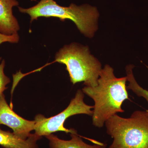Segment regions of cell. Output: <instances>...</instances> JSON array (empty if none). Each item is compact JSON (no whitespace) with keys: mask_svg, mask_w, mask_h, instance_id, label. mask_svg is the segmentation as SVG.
I'll use <instances>...</instances> for the list:
<instances>
[{"mask_svg":"<svg viewBox=\"0 0 148 148\" xmlns=\"http://www.w3.org/2000/svg\"><path fill=\"white\" fill-rule=\"evenodd\" d=\"M18 5L16 0H0V33L3 34L10 36L20 30L12 11L13 7Z\"/></svg>","mask_w":148,"mask_h":148,"instance_id":"cell-7","label":"cell"},{"mask_svg":"<svg viewBox=\"0 0 148 148\" xmlns=\"http://www.w3.org/2000/svg\"><path fill=\"white\" fill-rule=\"evenodd\" d=\"M84 93L81 90H78L74 98L72 99L66 109L60 113L49 118L41 114H38L35 118V134L42 137L54 132H64L66 133H77L73 128L69 129L64 127V123L70 116L79 114H85L92 116L94 106L88 105L84 103Z\"/></svg>","mask_w":148,"mask_h":148,"instance_id":"cell-5","label":"cell"},{"mask_svg":"<svg viewBox=\"0 0 148 148\" xmlns=\"http://www.w3.org/2000/svg\"><path fill=\"white\" fill-rule=\"evenodd\" d=\"M71 140H61L53 134L46 136L50 148H101L104 143H99L90 145L84 143L77 133H71Z\"/></svg>","mask_w":148,"mask_h":148,"instance_id":"cell-9","label":"cell"},{"mask_svg":"<svg viewBox=\"0 0 148 148\" xmlns=\"http://www.w3.org/2000/svg\"><path fill=\"white\" fill-rule=\"evenodd\" d=\"M35 121H29L19 116L8 104L3 93L0 96V125L10 127L13 132L21 139L26 140L34 130Z\"/></svg>","mask_w":148,"mask_h":148,"instance_id":"cell-6","label":"cell"},{"mask_svg":"<svg viewBox=\"0 0 148 148\" xmlns=\"http://www.w3.org/2000/svg\"><path fill=\"white\" fill-rule=\"evenodd\" d=\"M105 124L113 138L108 148H148L147 111H135L128 118L115 114Z\"/></svg>","mask_w":148,"mask_h":148,"instance_id":"cell-3","label":"cell"},{"mask_svg":"<svg viewBox=\"0 0 148 148\" xmlns=\"http://www.w3.org/2000/svg\"><path fill=\"white\" fill-rule=\"evenodd\" d=\"M127 77L117 78L114 69L106 65L102 69L94 87L85 86L84 93L94 102L92 123L95 127H103L106 122L117 113H123L122 106L125 101L129 99L127 86Z\"/></svg>","mask_w":148,"mask_h":148,"instance_id":"cell-1","label":"cell"},{"mask_svg":"<svg viewBox=\"0 0 148 148\" xmlns=\"http://www.w3.org/2000/svg\"><path fill=\"white\" fill-rule=\"evenodd\" d=\"M21 13L31 17V22L40 17H56L61 21L69 19L73 21L81 33L92 38L98 29L99 12L96 7L88 4L77 5L71 3L69 7L59 5L53 0H41L37 5L29 8L18 7Z\"/></svg>","mask_w":148,"mask_h":148,"instance_id":"cell-2","label":"cell"},{"mask_svg":"<svg viewBox=\"0 0 148 148\" xmlns=\"http://www.w3.org/2000/svg\"><path fill=\"white\" fill-rule=\"evenodd\" d=\"M101 148H107V145L106 144H103V146H102Z\"/></svg>","mask_w":148,"mask_h":148,"instance_id":"cell-13","label":"cell"},{"mask_svg":"<svg viewBox=\"0 0 148 148\" xmlns=\"http://www.w3.org/2000/svg\"><path fill=\"white\" fill-rule=\"evenodd\" d=\"M5 61L4 59L0 57V96L3 94V92L7 89L6 86L10 83V79L7 76L4 72Z\"/></svg>","mask_w":148,"mask_h":148,"instance_id":"cell-11","label":"cell"},{"mask_svg":"<svg viewBox=\"0 0 148 148\" xmlns=\"http://www.w3.org/2000/svg\"><path fill=\"white\" fill-rule=\"evenodd\" d=\"M19 36L18 33L13 35L8 36L0 33V45L4 42L16 43L19 41Z\"/></svg>","mask_w":148,"mask_h":148,"instance_id":"cell-12","label":"cell"},{"mask_svg":"<svg viewBox=\"0 0 148 148\" xmlns=\"http://www.w3.org/2000/svg\"><path fill=\"white\" fill-rule=\"evenodd\" d=\"M42 138L34 133L24 140L13 132L0 128V145L4 148H39L37 142Z\"/></svg>","mask_w":148,"mask_h":148,"instance_id":"cell-8","label":"cell"},{"mask_svg":"<svg viewBox=\"0 0 148 148\" xmlns=\"http://www.w3.org/2000/svg\"><path fill=\"white\" fill-rule=\"evenodd\" d=\"M55 62L66 65L73 84L84 82L85 86L98 85L101 64L90 54L88 47L76 43L64 46L56 54Z\"/></svg>","mask_w":148,"mask_h":148,"instance_id":"cell-4","label":"cell"},{"mask_svg":"<svg viewBox=\"0 0 148 148\" xmlns=\"http://www.w3.org/2000/svg\"><path fill=\"white\" fill-rule=\"evenodd\" d=\"M134 66L132 65L127 66L126 68L127 81L129 82V84L127 88L132 90L137 96L143 97L147 101L148 103V90L144 89L138 84L136 81L132 72V69ZM148 112V110H147Z\"/></svg>","mask_w":148,"mask_h":148,"instance_id":"cell-10","label":"cell"}]
</instances>
